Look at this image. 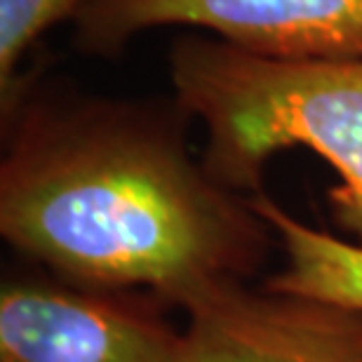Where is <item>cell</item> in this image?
Wrapping results in <instances>:
<instances>
[{"mask_svg":"<svg viewBox=\"0 0 362 362\" xmlns=\"http://www.w3.org/2000/svg\"><path fill=\"white\" fill-rule=\"evenodd\" d=\"M7 113L0 233L57 278L184 310L264 262L271 226L191 156L181 106L17 94Z\"/></svg>","mask_w":362,"mask_h":362,"instance_id":"cell-1","label":"cell"},{"mask_svg":"<svg viewBox=\"0 0 362 362\" xmlns=\"http://www.w3.org/2000/svg\"><path fill=\"white\" fill-rule=\"evenodd\" d=\"M177 104L207 132L205 165L230 188H255L269 158L303 146L337 170L327 198L362 245V57L282 62L219 38L172 49Z\"/></svg>","mask_w":362,"mask_h":362,"instance_id":"cell-2","label":"cell"},{"mask_svg":"<svg viewBox=\"0 0 362 362\" xmlns=\"http://www.w3.org/2000/svg\"><path fill=\"white\" fill-rule=\"evenodd\" d=\"M76 19L78 40L99 54L148 28L195 26L282 62L362 57V0H88Z\"/></svg>","mask_w":362,"mask_h":362,"instance_id":"cell-3","label":"cell"},{"mask_svg":"<svg viewBox=\"0 0 362 362\" xmlns=\"http://www.w3.org/2000/svg\"><path fill=\"white\" fill-rule=\"evenodd\" d=\"M163 303L62 280L12 278L0 289V362H177L181 329Z\"/></svg>","mask_w":362,"mask_h":362,"instance_id":"cell-4","label":"cell"},{"mask_svg":"<svg viewBox=\"0 0 362 362\" xmlns=\"http://www.w3.org/2000/svg\"><path fill=\"white\" fill-rule=\"evenodd\" d=\"M177 362H362V313L228 282L184 308Z\"/></svg>","mask_w":362,"mask_h":362,"instance_id":"cell-5","label":"cell"},{"mask_svg":"<svg viewBox=\"0 0 362 362\" xmlns=\"http://www.w3.org/2000/svg\"><path fill=\"white\" fill-rule=\"evenodd\" d=\"M252 205L278 235L285 255V266L264 287L362 313V245L308 226L264 193H257Z\"/></svg>","mask_w":362,"mask_h":362,"instance_id":"cell-6","label":"cell"},{"mask_svg":"<svg viewBox=\"0 0 362 362\" xmlns=\"http://www.w3.org/2000/svg\"><path fill=\"white\" fill-rule=\"evenodd\" d=\"M88 0H0V88H14L21 57L57 21L78 14Z\"/></svg>","mask_w":362,"mask_h":362,"instance_id":"cell-7","label":"cell"}]
</instances>
